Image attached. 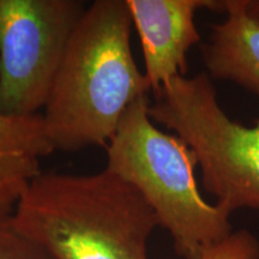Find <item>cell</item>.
<instances>
[{
  "mask_svg": "<svg viewBox=\"0 0 259 259\" xmlns=\"http://www.w3.org/2000/svg\"><path fill=\"white\" fill-rule=\"evenodd\" d=\"M126 0H96L72 32L41 113L53 151L107 147L138 97L151 93L131 50Z\"/></svg>",
  "mask_w": 259,
  "mask_h": 259,
  "instance_id": "cell-1",
  "label": "cell"
},
{
  "mask_svg": "<svg viewBox=\"0 0 259 259\" xmlns=\"http://www.w3.org/2000/svg\"><path fill=\"white\" fill-rule=\"evenodd\" d=\"M11 218L52 259H149V239L160 227L141 192L107 168L41 171L24 184Z\"/></svg>",
  "mask_w": 259,
  "mask_h": 259,
  "instance_id": "cell-2",
  "label": "cell"
},
{
  "mask_svg": "<svg viewBox=\"0 0 259 259\" xmlns=\"http://www.w3.org/2000/svg\"><path fill=\"white\" fill-rule=\"evenodd\" d=\"M149 95L128 107L106 147V168L135 186L169 233L184 259L204 253L233 233L231 215L202 197L197 158L176 135L161 131L148 114Z\"/></svg>",
  "mask_w": 259,
  "mask_h": 259,
  "instance_id": "cell-3",
  "label": "cell"
},
{
  "mask_svg": "<svg viewBox=\"0 0 259 259\" xmlns=\"http://www.w3.org/2000/svg\"><path fill=\"white\" fill-rule=\"evenodd\" d=\"M206 72L177 76L153 92L148 114L174 132L202 168L203 189L229 213L259 210V120L245 126L226 114Z\"/></svg>",
  "mask_w": 259,
  "mask_h": 259,
  "instance_id": "cell-4",
  "label": "cell"
},
{
  "mask_svg": "<svg viewBox=\"0 0 259 259\" xmlns=\"http://www.w3.org/2000/svg\"><path fill=\"white\" fill-rule=\"evenodd\" d=\"M87 6L82 0H0V114H40Z\"/></svg>",
  "mask_w": 259,
  "mask_h": 259,
  "instance_id": "cell-5",
  "label": "cell"
},
{
  "mask_svg": "<svg viewBox=\"0 0 259 259\" xmlns=\"http://www.w3.org/2000/svg\"><path fill=\"white\" fill-rule=\"evenodd\" d=\"M138 32L151 93L177 76H186L187 53L200 45L194 23L198 10L221 11V0H126Z\"/></svg>",
  "mask_w": 259,
  "mask_h": 259,
  "instance_id": "cell-6",
  "label": "cell"
},
{
  "mask_svg": "<svg viewBox=\"0 0 259 259\" xmlns=\"http://www.w3.org/2000/svg\"><path fill=\"white\" fill-rule=\"evenodd\" d=\"M221 11L225 19L212 24L199 45L206 73L259 97V19L247 11L246 0H221Z\"/></svg>",
  "mask_w": 259,
  "mask_h": 259,
  "instance_id": "cell-7",
  "label": "cell"
},
{
  "mask_svg": "<svg viewBox=\"0 0 259 259\" xmlns=\"http://www.w3.org/2000/svg\"><path fill=\"white\" fill-rule=\"evenodd\" d=\"M52 153L41 113L29 118L0 114V180L29 181L41 173V158Z\"/></svg>",
  "mask_w": 259,
  "mask_h": 259,
  "instance_id": "cell-8",
  "label": "cell"
},
{
  "mask_svg": "<svg viewBox=\"0 0 259 259\" xmlns=\"http://www.w3.org/2000/svg\"><path fill=\"white\" fill-rule=\"evenodd\" d=\"M12 210H0V259H52L16 228Z\"/></svg>",
  "mask_w": 259,
  "mask_h": 259,
  "instance_id": "cell-9",
  "label": "cell"
},
{
  "mask_svg": "<svg viewBox=\"0 0 259 259\" xmlns=\"http://www.w3.org/2000/svg\"><path fill=\"white\" fill-rule=\"evenodd\" d=\"M202 259H259V240L246 229L233 232L209 248Z\"/></svg>",
  "mask_w": 259,
  "mask_h": 259,
  "instance_id": "cell-10",
  "label": "cell"
},
{
  "mask_svg": "<svg viewBox=\"0 0 259 259\" xmlns=\"http://www.w3.org/2000/svg\"><path fill=\"white\" fill-rule=\"evenodd\" d=\"M27 181L0 180V210H12Z\"/></svg>",
  "mask_w": 259,
  "mask_h": 259,
  "instance_id": "cell-11",
  "label": "cell"
},
{
  "mask_svg": "<svg viewBox=\"0 0 259 259\" xmlns=\"http://www.w3.org/2000/svg\"><path fill=\"white\" fill-rule=\"evenodd\" d=\"M246 8L253 17L259 19V0H246Z\"/></svg>",
  "mask_w": 259,
  "mask_h": 259,
  "instance_id": "cell-12",
  "label": "cell"
}]
</instances>
